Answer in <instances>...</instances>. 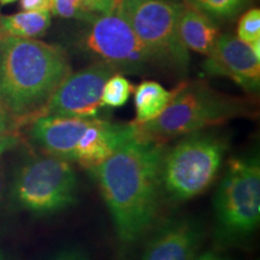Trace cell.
I'll list each match as a JSON object with an SVG mask.
<instances>
[{
	"instance_id": "obj_30",
	"label": "cell",
	"mask_w": 260,
	"mask_h": 260,
	"mask_svg": "<svg viewBox=\"0 0 260 260\" xmlns=\"http://www.w3.org/2000/svg\"><path fill=\"white\" fill-rule=\"evenodd\" d=\"M0 260H4V258H3L2 254H0Z\"/></svg>"
},
{
	"instance_id": "obj_5",
	"label": "cell",
	"mask_w": 260,
	"mask_h": 260,
	"mask_svg": "<svg viewBox=\"0 0 260 260\" xmlns=\"http://www.w3.org/2000/svg\"><path fill=\"white\" fill-rule=\"evenodd\" d=\"M217 236L223 245L248 239L260 222V162L256 155L233 158L214 197Z\"/></svg>"
},
{
	"instance_id": "obj_14",
	"label": "cell",
	"mask_w": 260,
	"mask_h": 260,
	"mask_svg": "<svg viewBox=\"0 0 260 260\" xmlns=\"http://www.w3.org/2000/svg\"><path fill=\"white\" fill-rule=\"evenodd\" d=\"M178 31L188 51H194L206 57L220 35L213 18L190 4H183L178 21Z\"/></svg>"
},
{
	"instance_id": "obj_25",
	"label": "cell",
	"mask_w": 260,
	"mask_h": 260,
	"mask_svg": "<svg viewBox=\"0 0 260 260\" xmlns=\"http://www.w3.org/2000/svg\"><path fill=\"white\" fill-rule=\"evenodd\" d=\"M194 260H230V259L216 251H206L195 256Z\"/></svg>"
},
{
	"instance_id": "obj_15",
	"label": "cell",
	"mask_w": 260,
	"mask_h": 260,
	"mask_svg": "<svg viewBox=\"0 0 260 260\" xmlns=\"http://www.w3.org/2000/svg\"><path fill=\"white\" fill-rule=\"evenodd\" d=\"M181 88V83L176 88L169 90L155 81H144L135 88V124L151 122L161 115Z\"/></svg>"
},
{
	"instance_id": "obj_22",
	"label": "cell",
	"mask_w": 260,
	"mask_h": 260,
	"mask_svg": "<svg viewBox=\"0 0 260 260\" xmlns=\"http://www.w3.org/2000/svg\"><path fill=\"white\" fill-rule=\"evenodd\" d=\"M116 0H82L84 14H107L113 11Z\"/></svg>"
},
{
	"instance_id": "obj_28",
	"label": "cell",
	"mask_w": 260,
	"mask_h": 260,
	"mask_svg": "<svg viewBox=\"0 0 260 260\" xmlns=\"http://www.w3.org/2000/svg\"><path fill=\"white\" fill-rule=\"evenodd\" d=\"M15 2H17V0H0V5H9Z\"/></svg>"
},
{
	"instance_id": "obj_19",
	"label": "cell",
	"mask_w": 260,
	"mask_h": 260,
	"mask_svg": "<svg viewBox=\"0 0 260 260\" xmlns=\"http://www.w3.org/2000/svg\"><path fill=\"white\" fill-rule=\"evenodd\" d=\"M22 123L0 105V155L18 145Z\"/></svg>"
},
{
	"instance_id": "obj_24",
	"label": "cell",
	"mask_w": 260,
	"mask_h": 260,
	"mask_svg": "<svg viewBox=\"0 0 260 260\" xmlns=\"http://www.w3.org/2000/svg\"><path fill=\"white\" fill-rule=\"evenodd\" d=\"M53 260H89L88 256L79 249H67L54 256Z\"/></svg>"
},
{
	"instance_id": "obj_27",
	"label": "cell",
	"mask_w": 260,
	"mask_h": 260,
	"mask_svg": "<svg viewBox=\"0 0 260 260\" xmlns=\"http://www.w3.org/2000/svg\"><path fill=\"white\" fill-rule=\"evenodd\" d=\"M4 189H5V176H4V171H3L2 164H0V200H2L3 195H4Z\"/></svg>"
},
{
	"instance_id": "obj_1",
	"label": "cell",
	"mask_w": 260,
	"mask_h": 260,
	"mask_svg": "<svg viewBox=\"0 0 260 260\" xmlns=\"http://www.w3.org/2000/svg\"><path fill=\"white\" fill-rule=\"evenodd\" d=\"M164 144L130 139L109 159L90 169L109 207L119 241L141 239L157 217Z\"/></svg>"
},
{
	"instance_id": "obj_4",
	"label": "cell",
	"mask_w": 260,
	"mask_h": 260,
	"mask_svg": "<svg viewBox=\"0 0 260 260\" xmlns=\"http://www.w3.org/2000/svg\"><path fill=\"white\" fill-rule=\"evenodd\" d=\"M225 140L198 132L183 136L165 151L160 164V188L174 201L199 197L213 183L226 151Z\"/></svg>"
},
{
	"instance_id": "obj_17",
	"label": "cell",
	"mask_w": 260,
	"mask_h": 260,
	"mask_svg": "<svg viewBox=\"0 0 260 260\" xmlns=\"http://www.w3.org/2000/svg\"><path fill=\"white\" fill-rule=\"evenodd\" d=\"M134 86L122 73H115L106 80L102 92V106L118 109L128 103Z\"/></svg>"
},
{
	"instance_id": "obj_12",
	"label": "cell",
	"mask_w": 260,
	"mask_h": 260,
	"mask_svg": "<svg viewBox=\"0 0 260 260\" xmlns=\"http://www.w3.org/2000/svg\"><path fill=\"white\" fill-rule=\"evenodd\" d=\"M203 236L197 220L170 219L155 230L140 260H194Z\"/></svg>"
},
{
	"instance_id": "obj_29",
	"label": "cell",
	"mask_w": 260,
	"mask_h": 260,
	"mask_svg": "<svg viewBox=\"0 0 260 260\" xmlns=\"http://www.w3.org/2000/svg\"><path fill=\"white\" fill-rule=\"evenodd\" d=\"M121 2H138V0H116V4L117 3H121Z\"/></svg>"
},
{
	"instance_id": "obj_11",
	"label": "cell",
	"mask_w": 260,
	"mask_h": 260,
	"mask_svg": "<svg viewBox=\"0 0 260 260\" xmlns=\"http://www.w3.org/2000/svg\"><path fill=\"white\" fill-rule=\"evenodd\" d=\"M92 119L77 116L41 115L30 121L29 136L46 154L73 162L77 142Z\"/></svg>"
},
{
	"instance_id": "obj_21",
	"label": "cell",
	"mask_w": 260,
	"mask_h": 260,
	"mask_svg": "<svg viewBox=\"0 0 260 260\" xmlns=\"http://www.w3.org/2000/svg\"><path fill=\"white\" fill-rule=\"evenodd\" d=\"M51 12L61 18H75L84 15L82 0H52Z\"/></svg>"
},
{
	"instance_id": "obj_10",
	"label": "cell",
	"mask_w": 260,
	"mask_h": 260,
	"mask_svg": "<svg viewBox=\"0 0 260 260\" xmlns=\"http://www.w3.org/2000/svg\"><path fill=\"white\" fill-rule=\"evenodd\" d=\"M205 73L233 80L246 92H258L260 84V59L247 42L236 35L222 34L217 39L204 63Z\"/></svg>"
},
{
	"instance_id": "obj_20",
	"label": "cell",
	"mask_w": 260,
	"mask_h": 260,
	"mask_svg": "<svg viewBox=\"0 0 260 260\" xmlns=\"http://www.w3.org/2000/svg\"><path fill=\"white\" fill-rule=\"evenodd\" d=\"M237 38L247 44H251L256 39H260L259 9H251L241 16L237 24Z\"/></svg>"
},
{
	"instance_id": "obj_8",
	"label": "cell",
	"mask_w": 260,
	"mask_h": 260,
	"mask_svg": "<svg viewBox=\"0 0 260 260\" xmlns=\"http://www.w3.org/2000/svg\"><path fill=\"white\" fill-rule=\"evenodd\" d=\"M79 47L94 61L112 65L118 73L140 74L154 64L128 21L117 10L98 15L89 22L79 39Z\"/></svg>"
},
{
	"instance_id": "obj_23",
	"label": "cell",
	"mask_w": 260,
	"mask_h": 260,
	"mask_svg": "<svg viewBox=\"0 0 260 260\" xmlns=\"http://www.w3.org/2000/svg\"><path fill=\"white\" fill-rule=\"evenodd\" d=\"M19 5L23 11L51 12L52 0H19Z\"/></svg>"
},
{
	"instance_id": "obj_26",
	"label": "cell",
	"mask_w": 260,
	"mask_h": 260,
	"mask_svg": "<svg viewBox=\"0 0 260 260\" xmlns=\"http://www.w3.org/2000/svg\"><path fill=\"white\" fill-rule=\"evenodd\" d=\"M248 45L251 46V50L253 53H254V56L258 58V59H260V39H256V40H254Z\"/></svg>"
},
{
	"instance_id": "obj_2",
	"label": "cell",
	"mask_w": 260,
	"mask_h": 260,
	"mask_svg": "<svg viewBox=\"0 0 260 260\" xmlns=\"http://www.w3.org/2000/svg\"><path fill=\"white\" fill-rule=\"evenodd\" d=\"M71 65L63 48L0 35V105L23 124L44 112Z\"/></svg>"
},
{
	"instance_id": "obj_13",
	"label": "cell",
	"mask_w": 260,
	"mask_h": 260,
	"mask_svg": "<svg viewBox=\"0 0 260 260\" xmlns=\"http://www.w3.org/2000/svg\"><path fill=\"white\" fill-rule=\"evenodd\" d=\"M133 138L134 128L132 123H112L95 117L77 142L73 161L90 170L109 159Z\"/></svg>"
},
{
	"instance_id": "obj_16",
	"label": "cell",
	"mask_w": 260,
	"mask_h": 260,
	"mask_svg": "<svg viewBox=\"0 0 260 260\" xmlns=\"http://www.w3.org/2000/svg\"><path fill=\"white\" fill-rule=\"evenodd\" d=\"M51 12L22 11L15 15L0 16V35L37 39L47 31Z\"/></svg>"
},
{
	"instance_id": "obj_18",
	"label": "cell",
	"mask_w": 260,
	"mask_h": 260,
	"mask_svg": "<svg viewBox=\"0 0 260 260\" xmlns=\"http://www.w3.org/2000/svg\"><path fill=\"white\" fill-rule=\"evenodd\" d=\"M249 0H190L189 4L211 18H232Z\"/></svg>"
},
{
	"instance_id": "obj_9",
	"label": "cell",
	"mask_w": 260,
	"mask_h": 260,
	"mask_svg": "<svg viewBox=\"0 0 260 260\" xmlns=\"http://www.w3.org/2000/svg\"><path fill=\"white\" fill-rule=\"evenodd\" d=\"M115 73H118L116 68L104 61H93L76 73L71 71L51 96L41 115L99 117L103 109V87Z\"/></svg>"
},
{
	"instance_id": "obj_3",
	"label": "cell",
	"mask_w": 260,
	"mask_h": 260,
	"mask_svg": "<svg viewBox=\"0 0 260 260\" xmlns=\"http://www.w3.org/2000/svg\"><path fill=\"white\" fill-rule=\"evenodd\" d=\"M247 111L248 106L242 100L224 95L203 83L182 82L161 115L144 124H132L136 139L165 145L170 140L225 124Z\"/></svg>"
},
{
	"instance_id": "obj_7",
	"label": "cell",
	"mask_w": 260,
	"mask_h": 260,
	"mask_svg": "<svg viewBox=\"0 0 260 260\" xmlns=\"http://www.w3.org/2000/svg\"><path fill=\"white\" fill-rule=\"evenodd\" d=\"M76 172L70 161L52 157L29 159L12 182L15 205L34 214H50L73 206L77 200Z\"/></svg>"
},
{
	"instance_id": "obj_6",
	"label": "cell",
	"mask_w": 260,
	"mask_h": 260,
	"mask_svg": "<svg viewBox=\"0 0 260 260\" xmlns=\"http://www.w3.org/2000/svg\"><path fill=\"white\" fill-rule=\"evenodd\" d=\"M182 8L171 0H138L117 3L113 10L128 21L154 63L186 73L189 51L178 31Z\"/></svg>"
}]
</instances>
